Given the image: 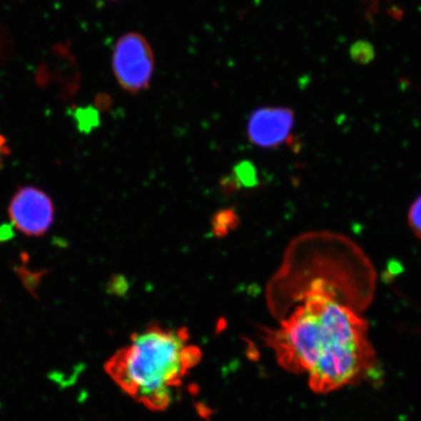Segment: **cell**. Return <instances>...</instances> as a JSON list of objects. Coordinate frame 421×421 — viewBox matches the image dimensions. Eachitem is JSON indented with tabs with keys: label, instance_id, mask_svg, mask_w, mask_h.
I'll use <instances>...</instances> for the list:
<instances>
[{
	"label": "cell",
	"instance_id": "7c38bea8",
	"mask_svg": "<svg viewBox=\"0 0 421 421\" xmlns=\"http://www.w3.org/2000/svg\"><path fill=\"white\" fill-rule=\"evenodd\" d=\"M10 153V148L4 135L0 134V166L4 164L5 158Z\"/></svg>",
	"mask_w": 421,
	"mask_h": 421
},
{
	"label": "cell",
	"instance_id": "30bf717a",
	"mask_svg": "<svg viewBox=\"0 0 421 421\" xmlns=\"http://www.w3.org/2000/svg\"><path fill=\"white\" fill-rule=\"evenodd\" d=\"M108 290L111 294H125L128 290V283L125 277L122 275L113 276L109 281Z\"/></svg>",
	"mask_w": 421,
	"mask_h": 421
},
{
	"label": "cell",
	"instance_id": "3957f363",
	"mask_svg": "<svg viewBox=\"0 0 421 421\" xmlns=\"http://www.w3.org/2000/svg\"><path fill=\"white\" fill-rule=\"evenodd\" d=\"M113 69L125 91L136 94L148 88L154 71L153 52L148 40L137 33L120 37L114 47Z\"/></svg>",
	"mask_w": 421,
	"mask_h": 421
},
{
	"label": "cell",
	"instance_id": "52a82bcc",
	"mask_svg": "<svg viewBox=\"0 0 421 421\" xmlns=\"http://www.w3.org/2000/svg\"><path fill=\"white\" fill-rule=\"evenodd\" d=\"M375 48L366 40H358L350 48L351 59L357 64L367 65L375 59Z\"/></svg>",
	"mask_w": 421,
	"mask_h": 421
},
{
	"label": "cell",
	"instance_id": "7a4b0ae2",
	"mask_svg": "<svg viewBox=\"0 0 421 421\" xmlns=\"http://www.w3.org/2000/svg\"><path fill=\"white\" fill-rule=\"evenodd\" d=\"M188 340L186 328L149 325L109 358L105 370L138 403L151 410H166L183 377L202 358L201 350Z\"/></svg>",
	"mask_w": 421,
	"mask_h": 421
},
{
	"label": "cell",
	"instance_id": "6da1fadb",
	"mask_svg": "<svg viewBox=\"0 0 421 421\" xmlns=\"http://www.w3.org/2000/svg\"><path fill=\"white\" fill-rule=\"evenodd\" d=\"M364 253L345 237L300 236L290 244L271 290L288 289L298 305L265 343L280 366L306 374L311 389L329 393L360 382L377 369L367 325L349 305L354 286L374 281Z\"/></svg>",
	"mask_w": 421,
	"mask_h": 421
},
{
	"label": "cell",
	"instance_id": "5b68a950",
	"mask_svg": "<svg viewBox=\"0 0 421 421\" xmlns=\"http://www.w3.org/2000/svg\"><path fill=\"white\" fill-rule=\"evenodd\" d=\"M295 125V113L290 108L257 109L248 122L250 141L263 148H273L289 142Z\"/></svg>",
	"mask_w": 421,
	"mask_h": 421
},
{
	"label": "cell",
	"instance_id": "8992f818",
	"mask_svg": "<svg viewBox=\"0 0 421 421\" xmlns=\"http://www.w3.org/2000/svg\"><path fill=\"white\" fill-rule=\"evenodd\" d=\"M239 225V218L233 209L218 210L212 220V230L215 237L223 238Z\"/></svg>",
	"mask_w": 421,
	"mask_h": 421
},
{
	"label": "cell",
	"instance_id": "8fae6325",
	"mask_svg": "<svg viewBox=\"0 0 421 421\" xmlns=\"http://www.w3.org/2000/svg\"><path fill=\"white\" fill-rule=\"evenodd\" d=\"M240 186H241L239 185L238 181L236 180L233 174L226 176L220 181V188H222L223 193L226 196L235 193Z\"/></svg>",
	"mask_w": 421,
	"mask_h": 421
},
{
	"label": "cell",
	"instance_id": "9c48e42d",
	"mask_svg": "<svg viewBox=\"0 0 421 421\" xmlns=\"http://www.w3.org/2000/svg\"><path fill=\"white\" fill-rule=\"evenodd\" d=\"M409 223L415 235L421 239V196L412 203L409 210Z\"/></svg>",
	"mask_w": 421,
	"mask_h": 421
},
{
	"label": "cell",
	"instance_id": "ba28073f",
	"mask_svg": "<svg viewBox=\"0 0 421 421\" xmlns=\"http://www.w3.org/2000/svg\"><path fill=\"white\" fill-rule=\"evenodd\" d=\"M233 175L241 186L250 188V186L257 185L255 168L249 162H241V163L236 165L234 167Z\"/></svg>",
	"mask_w": 421,
	"mask_h": 421
},
{
	"label": "cell",
	"instance_id": "277c9868",
	"mask_svg": "<svg viewBox=\"0 0 421 421\" xmlns=\"http://www.w3.org/2000/svg\"><path fill=\"white\" fill-rule=\"evenodd\" d=\"M9 217L16 228L29 236H41L54 222L52 200L33 186L19 189L10 202Z\"/></svg>",
	"mask_w": 421,
	"mask_h": 421
}]
</instances>
